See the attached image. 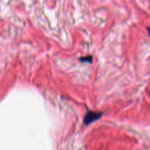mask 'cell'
I'll list each match as a JSON object with an SVG mask.
<instances>
[{"label":"cell","instance_id":"obj_2","mask_svg":"<svg viewBox=\"0 0 150 150\" xmlns=\"http://www.w3.org/2000/svg\"><path fill=\"white\" fill-rule=\"evenodd\" d=\"M92 56H86V57H80L79 60H80L81 62H88V63H92Z\"/></svg>","mask_w":150,"mask_h":150},{"label":"cell","instance_id":"obj_1","mask_svg":"<svg viewBox=\"0 0 150 150\" xmlns=\"http://www.w3.org/2000/svg\"><path fill=\"white\" fill-rule=\"evenodd\" d=\"M103 114V113L99 112V111H88L85 114L84 117H83V124L86 126L89 125L90 124L93 123L94 122L100 119Z\"/></svg>","mask_w":150,"mask_h":150}]
</instances>
